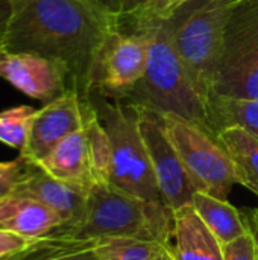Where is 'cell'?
Returning <instances> with one entry per match:
<instances>
[{
	"label": "cell",
	"instance_id": "8fae6325",
	"mask_svg": "<svg viewBox=\"0 0 258 260\" xmlns=\"http://www.w3.org/2000/svg\"><path fill=\"white\" fill-rule=\"evenodd\" d=\"M0 78L26 96L50 102L68 88V70L55 59L0 49Z\"/></svg>",
	"mask_w": 258,
	"mask_h": 260
},
{
	"label": "cell",
	"instance_id": "7c38bea8",
	"mask_svg": "<svg viewBox=\"0 0 258 260\" xmlns=\"http://www.w3.org/2000/svg\"><path fill=\"white\" fill-rule=\"evenodd\" d=\"M14 193L33 198L56 212L64 221L59 232H68L81 222L88 195L87 190L49 175L43 168L30 161H27Z\"/></svg>",
	"mask_w": 258,
	"mask_h": 260
},
{
	"label": "cell",
	"instance_id": "6da1fadb",
	"mask_svg": "<svg viewBox=\"0 0 258 260\" xmlns=\"http://www.w3.org/2000/svg\"><path fill=\"white\" fill-rule=\"evenodd\" d=\"M11 18L3 49L62 62L68 88L90 98L91 75L106 40L122 29L117 17L94 0H9Z\"/></svg>",
	"mask_w": 258,
	"mask_h": 260
},
{
	"label": "cell",
	"instance_id": "4fadbf2b",
	"mask_svg": "<svg viewBox=\"0 0 258 260\" xmlns=\"http://www.w3.org/2000/svg\"><path fill=\"white\" fill-rule=\"evenodd\" d=\"M62 227V218L33 198L12 193L0 200V229L3 230L33 241Z\"/></svg>",
	"mask_w": 258,
	"mask_h": 260
},
{
	"label": "cell",
	"instance_id": "30bf717a",
	"mask_svg": "<svg viewBox=\"0 0 258 260\" xmlns=\"http://www.w3.org/2000/svg\"><path fill=\"white\" fill-rule=\"evenodd\" d=\"M93 113L94 107L90 99L67 88L61 96L36 110L27 143L20 155L30 163H40L65 137L81 129Z\"/></svg>",
	"mask_w": 258,
	"mask_h": 260
},
{
	"label": "cell",
	"instance_id": "52a82bcc",
	"mask_svg": "<svg viewBox=\"0 0 258 260\" xmlns=\"http://www.w3.org/2000/svg\"><path fill=\"white\" fill-rule=\"evenodd\" d=\"M109 155V140L94 108L81 129L36 165L49 175L88 192L96 184H108Z\"/></svg>",
	"mask_w": 258,
	"mask_h": 260
},
{
	"label": "cell",
	"instance_id": "cb8c5ba5",
	"mask_svg": "<svg viewBox=\"0 0 258 260\" xmlns=\"http://www.w3.org/2000/svg\"><path fill=\"white\" fill-rule=\"evenodd\" d=\"M27 166V160L18 155L15 160L0 161V200L12 195Z\"/></svg>",
	"mask_w": 258,
	"mask_h": 260
},
{
	"label": "cell",
	"instance_id": "4316f807",
	"mask_svg": "<svg viewBox=\"0 0 258 260\" xmlns=\"http://www.w3.org/2000/svg\"><path fill=\"white\" fill-rule=\"evenodd\" d=\"M94 2L99 6H102L105 11H108L117 17H122V18L132 3V0H94Z\"/></svg>",
	"mask_w": 258,
	"mask_h": 260
},
{
	"label": "cell",
	"instance_id": "8992f818",
	"mask_svg": "<svg viewBox=\"0 0 258 260\" xmlns=\"http://www.w3.org/2000/svg\"><path fill=\"white\" fill-rule=\"evenodd\" d=\"M166 134L179 154L198 192L228 201L239 184L230 155L217 137L176 114L160 113Z\"/></svg>",
	"mask_w": 258,
	"mask_h": 260
},
{
	"label": "cell",
	"instance_id": "1f68e13d",
	"mask_svg": "<svg viewBox=\"0 0 258 260\" xmlns=\"http://www.w3.org/2000/svg\"><path fill=\"white\" fill-rule=\"evenodd\" d=\"M257 245H258V244H257ZM257 260H258V247H257Z\"/></svg>",
	"mask_w": 258,
	"mask_h": 260
},
{
	"label": "cell",
	"instance_id": "5b68a950",
	"mask_svg": "<svg viewBox=\"0 0 258 260\" xmlns=\"http://www.w3.org/2000/svg\"><path fill=\"white\" fill-rule=\"evenodd\" d=\"M88 99L109 140L108 184L135 198L166 206L140 133L134 104L126 105L120 99L108 101L102 94H91Z\"/></svg>",
	"mask_w": 258,
	"mask_h": 260
},
{
	"label": "cell",
	"instance_id": "d6986e66",
	"mask_svg": "<svg viewBox=\"0 0 258 260\" xmlns=\"http://www.w3.org/2000/svg\"><path fill=\"white\" fill-rule=\"evenodd\" d=\"M208 113L214 136L222 128L236 125L258 137V101L213 96L208 102Z\"/></svg>",
	"mask_w": 258,
	"mask_h": 260
},
{
	"label": "cell",
	"instance_id": "e0dca14e",
	"mask_svg": "<svg viewBox=\"0 0 258 260\" xmlns=\"http://www.w3.org/2000/svg\"><path fill=\"white\" fill-rule=\"evenodd\" d=\"M230 155L239 184L258 197V137L242 126H227L216 134Z\"/></svg>",
	"mask_w": 258,
	"mask_h": 260
},
{
	"label": "cell",
	"instance_id": "83f0119b",
	"mask_svg": "<svg viewBox=\"0 0 258 260\" xmlns=\"http://www.w3.org/2000/svg\"><path fill=\"white\" fill-rule=\"evenodd\" d=\"M11 12H12L11 2L9 0H0V49L3 47V40H5V35H6Z\"/></svg>",
	"mask_w": 258,
	"mask_h": 260
},
{
	"label": "cell",
	"instance_id": "ffe728a7",
	"mask_svg": "<svg viewBox=\"0 0 258 260\" xmlns=\"http://www.w3.org/2000/svg\"><path fill=\"white\" fill-rule=\"evenodd\" d=\"M97 241L53 232L36 241L35 251L27 260H100L96 251Z\"/></svg>",
	"mask_w": 258,
	"mask_h": 260
},
{
	"label": "cell",
	"instance_id": "f1b7e54d",
	"mask_svg": "<svg viewBox=\"0 0 258 260\" xmlns=\"http://www.w3.org/2000/svg\"><path fill=\"white\" fill-rule=\"evenodd\" d=\"M36 241H38V239H35V241H33L29 247H26L24 250H21V251H18V253H15V254H11V256H5V257H2L0 260H27L32 256V253L35 251Z\"/></svg>",
	"mask_w": 258,
	"mask_h": 260
},
{
	"label": "cell",
	"instance_id": "f546056e",
	"mask_svg": "<svg viewBox=\"0 0 258 260\" xmlns=\"http://www.w3.org/2000/svg\"><path fill=\"white\" fill-rule=\"evenodd\" d=\"M248 224H249V229H251V233L254 235L255 241L258 244V209H251V210H246V215H245Z\"/></svg>",
	"mask_w": 258,
	"mask_h": 260
},
{
	"label": "cell",
	"instance_id": "277c9868",
	"mask_svg": "<svg viewBox=\"0 0 258 260\" xmlns=\"http://www.w3.org/2000/svg\"><path fill=\"white\" fill-rule=\"evenodd\" d=\"M236 0H189L169 20L175 50L201 94L210 102L225 52V29Z\"/></svg>",
	"mask_w": 258,
	"mask_h": 260
},
{
	"label": "cell",
	"instance_id": "ac0fdd59",
	"mask_svg": "<svg viewBox=\"0 0 258 260\" xmlns=\"http://www.w3.org/2000/svg\"><path fill=\"white\" fill-rule=\"evenodd\" d=\"M213 96L258 101L257 61L222 59L213 81Z\"/></svg>",
	"mask_w": 258,
	"mask_h": 260
},
{
	"label": "cell",
	"instance_id": "603a6c76",
	"mask_svg": "<svg viewBox=\"0 0 258 260\" xmlns=\"http://www.w3.org/2000/svg\"><path fill=\"white\" fill-rule=\"evenodd\" d=\"M189 0H132L123 17H129L134 32L169 20Z\"/></svg>",
	"mask_w": 258,
	"mask_h": 260
},
{
	"label": "cell",
	"instance_id": "4dcf8cb0",
	"mask_svg": "<svg viewBox=\"0 0 258 260\" xmlns=\"http://www.w3.org/2000/svg\"><path fill=\"white\" fill-rule=\"evenodd\" d=\"M155 260H175L173 254H172V251H170V242H169V244L161 245V248H160V251H158L157 259Z\"/></svg>",
	"mask_w": 258,
	"mask_h": 260
},
{
	"label": "cell",
	"instance_id": "44dd1931",
	"mask_svg": "<svg viewBox=\"0 0 258 260\" xmlns=\"http://www.w3.org/2000/svg\"><path fill=\"white\" fill-rule=\"evenodd\" d=\"M160 242L114 238L97 241L96 251L100 260H155L161 248Z\"/></svg>",
	"mask_w": 258,
	"mask_h": 260
},
{
	"label": "cell",
	"instance_id": "7402d4cb",
	"mask_svg": "<svg viewBox=\"0 0 258 260\" xmlns=\"http://www.w3.org/2000/svg\"><path fill=\"white\" fill-rule=\"evenodd\" d=\"M35 113L36 110L29 105L3 110L0 113V142L21 152L27 143Z\"/></svg>",
	"mask_w": 258,
	"mask_h": 260
},
{
	"label": "cell",
	"instance_id": "7a4b0ae2",
	"mask_svg": "<svg viewBox=\"0 0 258 260\" xmlns=\"http://www.w3.org/2000/svg\"><path fill=\"white\" fill-rule=\"evenodd\" d=\"M137 32L146 37L148 61L144 75L131 94L135 96L132 104L176 114L213 134L208 104L173 47L167 20Z\"/></svg>",
	"mask_w": 258,
	"mask_h": 260
},
{
	"label": "cell",
	"instance_id": "9c48e42d",
	"mask_svg": "<svg viewBox=\"0 0 258 260\" xmlns=\"http://www.w3.org/2000/svg\"><path fill=\"white\" fill-rule=\"evenodd\" d=\"M134 107L138 117L140 133L166 206L172 212L192 206L193 195L198 189L166 134L161 114L140 104H134Z\"/></svg>",
	"mask_w": 258,
	"mask_h": 260
},
{
	"label": "cell",
	"instance_id": "5bb4252c",
	"mask_svg": "<svg viewBox=\"0 0 258 260\" xmlns=\"http://www.w3.org/2000/svg\"><path fill=\"white\" fill-rule=\"evenodd\" d=\"M172 239L170 251L175 260H225L222 244L192 206L173 212Z\"/></svg>",
	"mask_w": 258,
	"mask_h": 260
},
{
	"label": "cell",
	"instance_id": "ba28073f",
	"mask_svg": "<svg viewBox=\"0 0 258 260\" xmlns=\"http://www.w3.org/2000/svg\"><path fill=\"white\" fill-rule=\"evenodd\" d=\"M148 61V41L141 32L116 30L100 49L94 62L90 96L122 99L132 94L141 81Z\"/></svg>",
	"mask_w": 258,
	"mask_h": 260
},
{
	"label": "cell",
	"instance_id": "9a60e30c",
	"mask_svg": "<svg viewBox=\"0 0 258 260\" xmlns=\"http://www.w3.org/2000/svg\"><path fill=\"white\" fill-rule=\"evenodd\" d=\"M222 59L258 62V0H236L227 21Z\"/></svg>",
	"mask_w": 258,
	"mask_h": 260
},
{
	"label": "cell",
	"instance_id": "484cf974",
	"mask_svg": "<svg viewBox=\"0 0 258 260\" xmlns=\"http://www.w3.org/2000/svg\"><path fill=\"white\" fill-rule=\"evenodd\" d=\"M33 241L27 239V238H23L20 235H15L12 232L0 229V259L5 257V256H11V254H15L18 251L24 250Z\"/></svg>",
	"mask_w": 258,
	"mask_h": 260
},
{
	"label": "cell",
	"instance_id": "3957f363",
	"mask_svg": "<svg viewBox=\"0 0 258 260\" xmlns=\"http://www.w3.org/2000/svg\"><path fill=\"white\" fill-rule=\"evenodd\" d=\"M64 233L87 241L128 238L169 244L173 212L164 204L135 198L109 184H96L88 190L81 222Z\"/></svg>",
	"mask_w": 258,
	"mask_h": 260
},
{
	"label": "cell",
	"instance_id": "d4e9b609",
	"mask_svg": "<svg viewBox=\"0 0 258 260\" xmlns=\"http://www.w3.org/2000/svg\"><path fill=\"white\" fill-rule=\"evenodd\" d=\"M257 241L249 232L248 235L222 245L225 260H257Z\"/></svg>",
	"mask_w": 258,
	"mask_h": 260
},
{
	"label": "cell",
	"instance_id": "2e32d148",
	"mask_svg": "<svg viewBox=\"0 0 258 260\" xmlns=\"http://www.w3.org/2000/svg\"><path fill=\"white\" fill-rule=\"evenodd\" d=\"M192 207L222 245L251 232L246 218L228 201L196 192L192 200Z\"/></svg>",
	"mask_w": 258,
	"mask_h": 260
}]
</instances>
